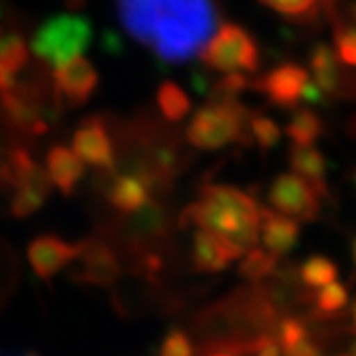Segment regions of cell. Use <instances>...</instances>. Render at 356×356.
I'll use <instances>...</instances> for the list:
<instances>
[{
    "instance_id": "obj_2",
    "label": "cell",
    "mask_w": 356,
    "mask_h": 356,
    "mask_svg": "<svg viewBox=\"0 0 356 356\" xmlns=\"http://www.w3.org/2000/svg\"><path fill=\"white\" fill-rule=\"evenodd\" d=\"M260 211L262 207L258 202L241 189L227 185H207L200 189V200L181 213L178 227L200 225L213 232L232 262L258 245Z\"/></svg>"
},
{
    "instance_id": "obj_18",
    "label": "cell",
    "mask_w": 356,
    "mask_h": 356,
    "mask_svg": "<svg viewBox=\"0 0 356 356\" xmlns=\"http://www.w3.org/2000/svg\"><path fill=\"white\" fill-rule=\"evenodd\" d=\"M191 262L197 273H221L230 264V258H227V251L221 241L213 232L200 227L193 234Z\"/></svg>"
},
{
    "instance_id": "obj_20",
    "label": "cell",
    "mask_w": 356,
    "mask_h": 356,
    "mask_svg": "<svg viewBox=\"0 0 356 356\" xmlns=\"http://www.w3.org/2000/svg\"><path fill=\"white\" fill-rule=\"evenodd\" d=\"M294 146H314L322 136V120L314 110H296L286 127Z\"/></svg>"
},
{
    "instance_id": "obj_12",
    "label": "cell",
    "mask_w": 356,
    "mask_h": 356,
    "mask_svg": "<svg viewBox=\"0 0 356 356\" xmlns=\"http://www.w3.org/2000/svg\"><path fill=\"white\" fill-rule=\"evenodd\" d=\"M309 67L314 71V82L330 97L352 99L354 97V80L348 69L341 67V60L326 43L314 47Z\"/></svg>"
},
{
    "instance_id": "obj_13",
    "label": "cell",
    "mask_w": 356,
    "mask_h": 356,
    "mask_svg": "<svg viewBox=\"0 0 356 356\" xmlns=\"http://www.w3.org/2000/svg\"><path fill=\"white\" fill-rule=\"evenodd\" d=\"M78 260H82L80 279L92 286H112L120 277V264L114 251L101 241H82V251Z\"/></svg>"
},
{
    "instance_id": "obj_35",
    "label": "cell",
    "mask_w": 356,
    "mask_h": 356,
    "mask_svg": "<svg viewBox=\"0 0 356 356\" xmlns=\"http://www.w3.org/2000/svg\"><path fill=\"white\" fill-rule=\"evenodd\" d=\"M84 3H86V0H67L69 7H82Z\"/></svg>"
},
{
    "instance_id": "obj_34",
    "label": "cell",
    "mask_w": 356,
    "mask_h": 356,
    "mask_svg": "<svg viewBox=\"0 0 356 356\" xmlns=\"http://www.w3.org/2000/svg\"><path fill=\"white\" fill-rule=\"evenodd\" d=\"M191 84H193V90L197 95H209L211 90V80L207 78V73H202V71H193L191 73Z\"/></svg>"
},
{
    "instance_id": "obj_30",
    "label": "cell",
    "mask_w": 356,
    "mask_h": 356,
    "mask_svg": "<svg viewBox=\"0 0 356 356\" xmlns=\"http://www.w3.org/2000/svg\"><path fill=\"white\" fill-rule=\"evenodd\" d=\"M251 356H282V346H279L277 339H273V335L262 333L260 337L253 339Z\"/></svg>"
},
{
    "instance_id": "obj_11",
    "label": "cell",
    "mask_w": 356,
    "mask_h": 356,
    "mask_svg": "<svg viewBox=\"0 0 356 356\" xmlns=\"http://www.w3.org/2000/svg\"><path fill=\"white\" fill-rule=\"evenodd\" d=\"M82 243H67L56 234H43L29 245V262L39 279L49 282L65 266L78 260Z\"/></svg>"
},
{
    "instance_id": "obj_29",
    "label": "cell",
    "mask_w": 356,
    "mask_h": 356,
    "mask_svg": "<svg viewBox=\"0 0 356 356\" xmlns=\"http://www.w3.org/2000/svg\"><path fill=\"white\" fill-rule=\"evenodd\" d=\"M279 346H282V350L286 348H292L300 341L307 339V326H305V322L300 318H286L282 324H279Z\"/></svg>"
},
{
    "instance_id": "obj_8",
    "label": "cell",
    "mask_w": 356,
    "mask_h": 356,
    "mask_svg": "<svg viewBox=\"0 0 356 356\" xmlns=\"http://www.w3.org/2000/svg\"><path fill=\"white\" fill-rule=\"evenodd\" d=\"M99 86V73L90 60L75 56L60 67H54V99L69 108H80Z\"/></svg>"
},
{
    "instance_id": "obj_14",
    "label": "cell",
    "mask_w": 356,
    "mask_h": 356,
    "mask_svg": "<svg viewBox=\"0 0 356 356\" xmlns=\"http://www.w3.org/2000/svg\"><path fill=\"white\" fill-rule=\"evenodd\" d=\"M45 174L63 195H71L84 178V163L71 148L54 144L45 155Z\"/></svg>"
},
{
    "instance_id": "obj_15",
    "label": "cell",
    "mask_w": 356,
    "mask_h": 356,
    "mask_svg": "<svg viewBox=\"0 0 356 356\" xmlns=\"http://www.w3.org/2000/svg\"><path fill=\"white\" fill-rule=\"evenodd\" d=\"M260 232H262V243L264 249L270 251L275 258L288 256V253L296 247L298 243V221L277 213L262 209L260 211Z\"/></svg>"
},
{
    "instance_id": "obj_5",
    "label": "cell",
    "mask_w": 356,
    "mask_h": 356,
    "mask_svg": "<svg viewBox=\"0 0 356 356\" xmlns=\"http://www.w3.org/2000/svg\"><path fill=\"white\" fill-rule=\"evenodd\" d=\"M197 58L209 71H247L253 73L260 67V47L241 24L225 22L211 39L200 47Z\"/></svg>"
},
{
    "instance_id": "obj_28",
    "label": "cell",
    "mask_w": 356,
    "mask_h": 356,
    "mask_svg": "<svg viewBox=\"0 0 356 356\" xmlns=\"http://www.w3.org/2000/svg\"><path fill=\"white\" fill-rule=\"evenodd\" d=\"M159 356H193V343L189 335L181 328H174L165 335Z\"/></svg>"
},
{
    "instance_id": "obj_25",
    "label": "cell",
    "mask_w": 356,
    "mask_h": 356,
    "mask_svg": "<svg viewBox=\"0 0 356 356\" xmlns=\"http://www.w3.org/2000/svg\"><path fill=\"white\" fill-rule=\"evenodd\" d=\"M249 131H251V140H256L260 150H270L279 144V140H282V129H279V124L264 114L251 112Z\"/></svg>"
},
{
    "instance_id": "obj_37",
    "label": "cell",
    "mask_w": 356,
    "mask_h": 356,
    "mask_svg": "<svg viewBox=\"0 0 356 356\" xmlns=\"http://www.w3.org/2000/svg\"><path fill=\"white\" fill-rule=\"evenodd\" d=\"M204 356H219V354H215V352H209V354H204Z\"/></svg>"
},
{
    "instance_id": "obj_24",
    "label": "cell",
    "mask_w": 356,
    "mask_h": 356,
    "mask_svg": "<svg viewBox=\"0 0 356 356\" xmlns=\"http://www.w3.org/2000/svg\"><path fill=\"white\" fill-rule=\"evenodd\" d=\"M251 80L241 71H227L223 78L211 84V101H238V97L249 88Z\"/></svg>"
},
{
    "instance_id": "obj_19",
    "label": "cell",
    "mask_w": 356,
    "mask_h": 356,
    "mask_svg": "<svg viewBox=\"0 0 356 356\" xmlns=\"http://www.w3.org/2000/svg\"><path fill=\"white\" fill-rule=\"evenodd\" d=\"M157 106H159L165 120L178 122L191 112V99L176 82L168 80L157 90Z\"/></svg>"
},
{
    "instance_id": "obj_21",
    "label": "cell",
    "mask_w": 356,
    "mask_h": 356,
    "mask_svg": "<svg viewBox=\"0 0 356 356\" xmlns=\"http://www.w3.org/2000/svg\"><path fill=\"white\" fill-rule=\"evenodd\" d=\"M275 268H277V258L270 251L258 247H251L249 251H245L238 264L241 277L249 279V282H262L264 277L275 273Z\"/></svg>"
},
{
    "instance_id": "obj_10",
    "label": "cell",
    "mask_w": 356,
    "mask_h": 356,
    "mask_svg": "<svg viewBox=\"0 0 356 356\" xmlns=\"http://www.w3.org/2000/svg\"><path fill=\"white\" fill-rule=\"evenodd\" d=\"M73 152L80 157L82 163H88L97 170H114V146L104 118L88 116L78 124V129L73 134Z\"/></svg>"
},
{
    "instance_id": "obj_32",
    "label": "cell",
    "mask_w": 356,
    "mask_h": 356,
    "mask_svg": "<svg viewBox=\"0 0 356 356\" xmlns=\"http://www.w3.org/2000/svg\"><path fill=\"white\" fill-rule=\"evenodd\" d=\"M282 356H322V352L314 341L305 339V341H300V343H296L292 348H286Z\"/></svg>"
},
{
    "instance_id": "obj_3",
    "label": "cell",
    "mask_w": 356,
    "mask_h": 356,
    "mask_svg": "<svg viewBox=\"0 0 356 356\" xmlns=\"http://www.w3.org/2000/svg\"><path fill=\"white\" fill-rule=\"evenodd\" d=\"M251 110H247L241 101H209L200 108L191 122L187 124V142L200 150H219L230 142H241L249 146Z\"/></svg>"
},
{
    "instance_id": "obj_27",
    "label": "cell",
    "mask_w": 356,
    "mask_h": 356,
    "mask_svg": "<svg viewBox=\"0 0 356 356\" xmlns=\"http://www.w3.org/2000/svg\"><path fill=\"white\" fill-rule=\"evenodd\" d=\"M348 288L343 284L337 282H330L324 288H320L318 296H316V305H318V312L322 314H337L341 312L346 305H348Z\"/></svg>"
},
{
    "instance_id": "obj_9",
    "label": "cell",
    "mask_w": 356,
    "mask_h": 356,
    "mask_svg": "<svg viewBox=\"0 0 356 356\" xmlns=\"http://www.w3.org/2000/svg\"><path fill=\"white\" fill-rule=\"evenodd\" d=\"M309 80V71L296 65V63H284L268 71L258 80H251L249 88L264 92L270 104L282 110H294L300 101L305 82Z\"/></svg>"
},
{
    "instance_id": "obj_36",
    "label": "cell",
    "mask_w": 356,
    "mask_h": 356,
    "mask_svg": "<svg viewBox=\"0 0 356 356\" xmlns=\"http://www.w3.org/2000/svg\"><path fill=\"white\" fill-rule=\"evenodd\" d=\"M339 356H354V352H352V350H350V352H348V354H339Z\"/></svg>"
},
{
    "instance_id": "obj_6",
    "label": "cell",
    "mask_w": 356,
    "mask_h": 356,
    "mask_svg": "<svg viewBox=\"0 0 356 356\" xmlns=\"http://www.w3.org/2000/svg\"><path fill=\"white\" fill-rule=\"evenodd\" d=\"M270 207L294 221H314L320 213V197L296 174H279L268 191Z\"/></svg>"
},
{
    "instance_id": "obj_16",
    "label": "cell",
    "mask_w": 356,
    "mask_h": 356,
    "mask_svg": "<svg viewBox=\"0 0 356 356\" xmlns=\"http://www.w3.org/2000/svg\"><path fill=\"white\" fill-rule=\"evenodd\" d=\"M152 191V178L140 172H129L118 176L108 189L110 204L120 213H136L150 200Z\"/></svg>"
},
{
    "instance_id": "obj_7",
    "label": "cell",
    "mask_w": 356,
    "mask_h": 356,
    "mask_svg": "<svg viewBox=\"0 0 356 356\" xmlns=\"http://www.w3.org/2000/svg\"><path fill=\"white\" fill-rule=\"evenodd\" d=\"M0 106L17 131L35 138L47 134L49 124L45 120L43 99L35 86L15 84L11 90L0 92Z\"/></svg>"
},
{
    "instance_id": "obj_4",
    "label": "cell",
    "mask_w": 356,
    "mask_h": 356,
    "mask_svg": "<svg viewBox=\"0 0 356 356\" xmlns=\"http://www.w3.org/2000/svg\"><path fill=\"white\" fill-rule=\"evenodd\" d=\"M92 22L80 13H60L45 19L35 31L29 49L49 67L82 56L92 41Z\"/></svg>"
},
{
    "instance_id": "obj_31",
    "label": "cell",
    "mask_w": 356,
    "mask_h": 356,
    "mask_svg": "<svg viewBox=\"0 0 356 356\" xmlns=\"http://www.w3.org/2000/svg\"><path fill=\"white\" fill-rule=\"evenodd\" d=\"M300 101H307V104H312V106H324L326 104V92L314 80H307V82H305Z\"/></svg>"
},
{
    "instance_id": "obj_23",
    "label": "cell",
    "mask_w": 356,
    "mask_h": 356,
    "mask_svg": "<svg viewBox=\"0 0 356 356\" xmlns=\"http://www.w3.org/2000/svg\"><path fill=\"white\" fill-rule=\"evenodd\" d=\"M335 279H337V264L324 256H312L300 266V282L307 288L320 290L326 284L335 282Z\"/></svg>"
},
{
    "instance_id": "obj_17",
    "label": "cell",
    "mask_w": 356,
    "mask_h": 356,
    "mask_svg": "<svg viewBox=\"0 0 356 356\" xmlns=\"http://www.w3.org/2000/svg\"><path fill=\"white\" fill-rule=\"evenodd\" d=\"M290 165L296 176L307 181L316 195H328L326 189V159L316 146H294L290 148Z\"/></svg>"
},
{
    "instance_id": "obj_22",
    "label": "cell",
    "mask_w": 356,
    "mask_h": 356,
    "mask_svg": "<svg viewBox=\"0 0 356 356\" xmlns=\"http://www.w3.org/2000/svg\"><path fill=\"white\" fill-rule=\"evenodd\" d=\"M260 3L292 22H309L322 13L324 7V0H260Z\"/></svg>"
},
{
    "instance_id": "obj_33",
    "label": "cell",
    "mask_w": 356,
    "mask_h": 356,
    "mask_svg": "<svg viewBox=\"0 0 356 356\" xmlns=\"http://www.w3.org/2000/svg\"><path fill=\"white\" fill-rule=\"evenodd\" d=\"M17 73H19V71H15L13 67L0 63V92L11 90V88L17 84Z\"/></svg>"
},
{
    "instance_id": "obj_26",
    "label": "cell",
    "mask_w": 356,
    "mask_h": 356,
    "mask_svg": "<svg viewBox=\"0 0 356 356\" xmlns=\"http://www.w3.org/2000/svg\"><path fill=\"white\" fill-rule=\"evenodd\" d=\"M49 197V193L41 191V189H33V187H17L15 195L11 200V215L15 219H26L31 215H35Z\"/></svg>"
},
{
    "instance_id": "obj_1",
    "label": "cell",
    "mask_w": 356,
    "mask_h": 356,
    "mask_svg": "<svg viewBox=\"0 0 356 356\" xmlns=\"http://www.w3.org/2000/svg\"><path fill=\"white\" fill-rule=\"evenodd\" d=\"M124 29L165 63L189 60L215 26L213 0H116Z\"/></svg>"
}]
</instances>
